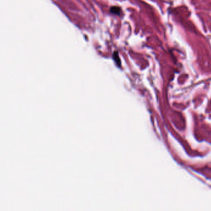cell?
I'll return each instance as SVG.
<instances>
[{
  "instance_id": "obj_1",
  "label": "cell",
  "mask_w": 211,
  "mask_h": 211,
  "mask_svg": "<svg viewBox=\"0 0 211 211\" xmlns=\"http://www.w3.org/2000/svg\"><path fill=\"white\" fill-rule=\"evenodd\" d=\"M111 11L112 13H114V14H119L120 13V9L118 8L117 7H113L111 8Z\"/></svg>"
}]
</instances>
